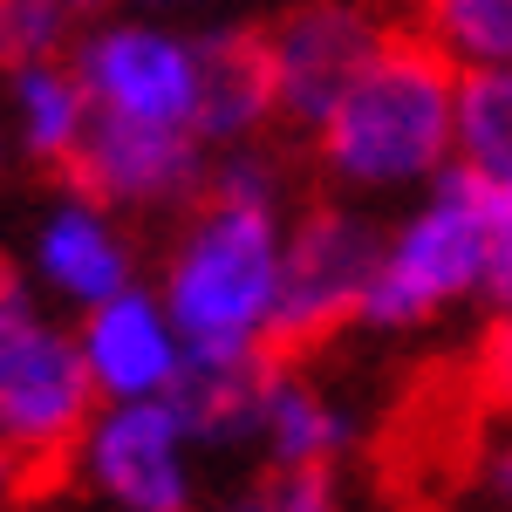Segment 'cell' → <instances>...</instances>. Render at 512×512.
I'll use <instances>...</instances> for the list:
<instances>
[{"mask_svg": "<svg viewBox=\"0 0 512 512\" xmlns=\"http://www.w3.org/2000/svg\"><path fill=\"white\" fill-rule=\"evenodd\" d=\"M48 7H62V14H69V21H96V14H103V7H110V0H48Z\"/></svg>", "mask_w": 512, "mask_h": 512, "instance_id": "24", "label": "cell"}, {"mask_svg": "<svg viewBox=\"0 0 512 512\" xmlns=\"http://www.w3.org/2000/svg\"><path fill=\"white\" fill-rule=\"evenodd\" d=\"M280 246L287 205L198 198L158 260V301L185 335L192 369L280 355Z\"/></svg>", "mask_w": 512, "mask_h": 512, "instance_id": "3", "label": "cell"}, {"mask_svg": "<svg viewBox=\"0 0 512 512\" xmlns=\"http://www.w3.org/2000/svg\"><path fill=\"white\" fill-rule=\"evenodd\" d=\"M205 171L212 151L185 137V130H137V123H89L69 185H82L89 198H103L110 212H192L205 198Z\"/></svg>", "mask_w": 512, "mask_h": 512, "instance_id": "11", "label": "cell"}, {"mask_svg": "<svg viewBox=\"0 0 512 512\" xmlns=\"http://www.w3.org/2000/svg\"><path fill=\"white\" fill-rule=\"evenodd\" d=\"M485 492L512 499V424L492 437V451H485Z\"/></svg>", "mask_w": 512, "mask_h": 512, "instance_id": "23", "label": "cell"}, {"mask_svg": "<svg viewBox=\"0 0 512 512\" xmlns=\"http://www.w3.org/2000/svg\"><path fill=\"white\" fill-rule=\"evenodd\" d=\"M0 123H7V144L14 158L48 164V171H69L96 123V103L82 89L76 62L69 55H48V62H14L0 82Z\"/></svg>", "mask_w": 512, "mask_h": 512, "instance_id": "14", "label": "cell"}, {"mask_svg": "<svg viewBox=\"0 0 512 512\" xmlns=\"http://www.w3.org/2000/svg\"><path fill=\"white\" fill-rule=\"evenodd\" d=\"M69 62L103 123L198 137V28L171 14H96L76 28Z\"/></svg>", "mask_w": 512, "mask_h": 512, "instance_id": "5", "label": "cell"}, {"mask_svg": "<svg viewBox=\"0 0 512 512\" xmlns=\"http://www.w3.org/2000/svg\"><path fill=\"white\" fill-rule=\"evenodd\" d=\"M260 369L267 362H233V369H192L178 383V410L205 451H253V417H260Z\"/></svg>", "mask_w": 512, "mask_h": 512, "instance_id": "16", "label": "cell"}, {"mask_svg": "<svg viewBox=\"0 0 512 512\" xmlns=\"http://www.w3.org/2000/svg\"><path fill=\"white\" fill-rule=\"evenodd\" d=\"M280 123L274 76L253 21H198V144L233 151V144H267Z\"/></svg>", "mask_w": 512, "mask_h": 512, "instance_id": "13", "label": "cell"}, {"mask_svg": "<svg viewBox=\"0 0 512 512\" xmlns=\"http://www.w3.org/2000/svg\"><path fill=\"white\" fill-rule=\"evenodd\" d=\"M76 48V21L48 0H0V69L14 62H48Z\"/></svg>", "mask_w": 512, "mask_h": 512, "instance_id": "18", "label": "cell"}, {"mask_svg": "<svg viewBox=\"0 0 512 512\" xmlns=\"http://www.w3.org/2000/svg\"><path fill=\"white\" fill-rule=\"evenodd\" d=\"M308 151L335 198H417L458 164V69L396 28L390 48L308 130Z\"/></svg>", "mask_w": 512, "mask_h": 512, "instance_id": "2", "label": "cell"}, {"mask_svg": "<svg viewBox=\"0 0 512 512\" xmlns=\"http://www.w3.org/2000/svg\"><path fill=\"white\" fill-rule=\"evenodd\" d=\"M396 28V0H280L260 21L280 123L308 137L342 103V89L396 41Z\"/></svg>", "mask_w": 512, "mask_h": 512, "instance_id": "6", "label": "cell"}, {"mask_svg": "<svg viewBox=\"0 0 512 512\" xmlns=\"http://www.w3.org/2000/svg\"><path fill=\"white\" fill-rule=\"evenodd\" d=\"M478 396H485V410H499L512 424V315H499L492 328H485V342H478Z\"/></svg>", "mask_w": 512, "mask_h": 512, "instance_id": "21", "label": "cell"}, {"mask_svg": "<svg viewBox=\"0 0 512 512\" xmlns=\"http://www.w3.org/2000/svg\"><path fill=\"white\" fill-rule=\"evenodd\" d=\"M21 274L35 280V294L89 315L96 301L137 287V239L123 226V212H110L82 185H62L41 205L35 233H28V267Z\"/></svg>", "mask_w": 512, "mask_h": 512, "instance_id": "9", "label": "cell"}, {"mask_svg": "<svg viewBox=\"0 0 512 512\" xmlns=\"http://www.w3.org/2000/svg\"><path fill=\"white\" fill-rule=\"evenodd\" d=\"M362 437V417L342 390L321 376L267 355L260 369V417H253V451L274 472H335Z\"/></svg>", "mask_w": 512, "mask_h": 512, "instance_id": "12", "label": "cell"}, {"mask_svg": "<svg viewBox=\"0 0 512 512\" xmlns=\"http://www.w3.org/2000/svg\"><path fill=\"white\" fill-rule=\"evenodd\" d=\"M239 0H144V14H171V21H226Z\"/></svg>", "mask_w": 512, "mask_h": 512, "instance_id": "22", "label": "cell"}, {"mask_svg": "<svg viewBox=\"0 0 512 512\" xmlns=\"http://www.w3.org/2000/svg\"><path fill=\"white\" fill-rule=\"evenodd\" d=\"M458 171L512 192V69L458 76Z\"/></svg>", "mask_w": 512, "mask_h": 512, "instance_id": "17", "label": "cell"}, {"mask_svg": "<svg viewBox=\"0 0 512 512\" xmlns=\"http://www.w3.org/2000/svg\"><path fill=\"white\" fill-rule=\"evenodd\" d=\"M205 198H233V205H287V171L267 144H233L212 151L205 171Z\"/></svg>", "mask_w": 512, "mask_h": 512, "instance_id": "20", "label": "cell"}, {"mask_svg": "<svg viewBox=\"0 0 512 512\" xmlns=\"http://www.w3.org/2000/svg\"><path fill=\"white\" fill-rule=\"evenodd\" d=\"M7 158H14V144H7V123H0V171H7Z\"/></svg>", "mask_w": 512, "mask_h": 512, "instance_id": "25", "label": "cell"}, {"mask_svg": "<svg viewBox=\"0 0 512 512\" xmlns=\"http://www.w3.org/2000/svg\"><path fill=\"white\" fill-rule=\"evenodd\" d=\"M219 512H342L335 472H274L260 465V478H246Z\"/></svg>", "mask_w": 512, "mask_h": 512, "instance_id": "19", "label": "cell"}, {"mask_svg": "<svg viewBox=\"0 0 512 512\" xmlns=\"http://www.w3.org/2000/svg\"><path fill=\"white\" fill-rule=\"evenodd\" d=\"M506 198H512V192H506Z\"/></svg>", "mask_w": 512, "mask_h": 512, "instance_id": "26", "label": "cell"}, {"mask_svg": "<svg viewBox=\"0 0 512 512\" xmlns=\"http://www.w3.org/2000/svg\"><path fill=\"white\" fill-rule=\"evenodd\" d=\"M403 35L444 55L458 76L512 69V0H403Z\"/></svg>", "mask_w": 512, "mask_h": 512, "instance_id": "15", "label": "cell"}, {"mask_svg": "<svg viewBox=\"0 0 512 512\" xmlns=\"http://www.w3.org/2000/svg\"><path fill=\"white\" fill-rule=\"evenodd\" d=\"M458 308H478L492 321L512 315V198L451 164L437 185L403 198V212L383 226L376 280L355 328L417 335Z\"/></svg>", "mask_w": 512, "mask_h": 512, "instance_id": "1", "label": "cell"}, {"mask_svg": "<svg viewBox=\"0 0 512 512\" xmlns=\"http://www.w3.org/2000/svg\"><path fill=\"white\" fill-rule=\"evenodd\" d=\"M89 417L96 390L76 328L48 315V294L14 260H0V465H62Z\"/></svg>", "mask_w": 512, "mask_h": 512, "instance_id": "4", "label": "cell"}, {"mask_svg": "<svg viewBox=\"0 0 512 512\" xmlns=\"http://www.w3.org/2000/svg\"><path fill=\"white\" fill-rule=\"evenodd\" d=\"M383 253V219L355 198H315L287 212L280 246V349H315L335 328L362 321L369 280Z\"/></svg>", "mask_w": 512, "mask_h": 512, "instance_id": "7", "label": "cell"}, {"mask_svg": "<svg viewBox=\"0 0 512 512\" xmlns=\"http://www.w3.org/2000/svg\"><path fill=\"white\" fill-rule=\"evenodd\" d=\"M76 349L96 403H158V396H178V383L192 376L185 335L171 328L151 280H137L110 301H96L89 315H76Z\"/></svg>", "mask_w": 512, "mask_h": 512, "instance_id": "10", "label": "cell"}, {"mask_svg": "<svg viewBox=\"0 0 512 512\" xmlns=\"http://www.w3.org/2000/svg\"><path fill=\"white\" fill-rule=\"evenodd\" d=\"M69 458L89 478V492L117 512H192L205 444L192 437L185 410L158 396V403H96Z\"/></svg>", "mask_w": 512, "mask_h": 512, "instance_id": "8", "label": "cell"}]
</instances>
